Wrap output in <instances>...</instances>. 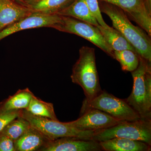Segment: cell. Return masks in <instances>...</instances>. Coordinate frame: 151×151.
<instances>
[{
	"mask_svg": "<svg viewBox=\"0 0 151 151\" xmlns=\"http://www.w3.org/2000/svg\"><path fill=\"white\" fill-rule=\"evenodd\" d=\"M32 13L27 6L14 0H0V31Z\"/></svg>",
	"mask_w": 151,
	"mask_h": 151,
	"instance_id": "12",
	"label": "cell"
},
{
	"mask_svg": "<svg viewBox=\"0 0 151 151\" xmlns=\"http://www.w3.org/2000/svg\"><path fill=\"white\" fill-rule=\"evenodd\" d=\"M22 110L4 111L0 108V132L9 123L20 115Z\"/></svg>",
	"mask_w": 151,
	"mask_h": 151,
	"instance_id": "23",
	"label": "cell"
},
{
	"mask_svg": "<svg viewBox=\"0 0 151 151\" xmlns=\"http://www.w3.org/2000/svg\"><path fill=\"white\" fill-rule=\"evenodd\" d=\"M0 151H15L14 141L0 132Z\"/></svg>",
	"mask_w": 151,
	"mask_h": 151,
	"instance_id": "24",
	"label": "cell"
},
{
	"mask_svg": "<svg viewBox=\"0 0 151 151\" xmlns=\"http://www.w3.org/2000/svg\"><path fill=\"white\" fill-rule=\"evenodd\" d=\"M30 127L29 122L21 116H19L9 123L1 132L14 142L21 137Z\"/></svg>",
	"mask_w": 151,
	"mask_h": 151,
	"instance_id": "21",
	"label": "cell"
},
{
	"mask_svg": "<svg viewBox=\"0 0 151 151\" xmlns=\"http://www.w3.org/2000/svg\"><path fill=\"white\" fill-rule=\"evenodd\" d=\"M97 109L122 122H132L141 119L139 115L125 100L116 97L105 90L90 101L84 100L81 114L89 109Z\"/></svg>",
	"mask_w": 151,
	"mask_h": 151,
	"instance_id": "6",
	"label": "cell"
},
{
	"mask_svg": "<svg viewBox=\"0 0 151 151\" xmlns=\"http://www.w3.org/2000/svg\"><path fill=\"white\" fill-rule=\"evenodd\" d=\"M114 59L118 60L124 71L132 72L137 69L139 63V55L129 50L114 51Z\"/></svg>",
	"mask_w": 151,
	"mask_h": 151,
	"instance_id": "20",
	"label": "cell"
},
{
	"mask_svg": "<svg viewBox=\"0 0 151 151\" xmlns=\"http://www.w3.org/2000/svg\"><path fill=\"white\" fill-rule=\"evenodd\" d=\"M119 7L151 37V0H98Z\"/></svg>",
	"mask_w": 151,
	"mask_h": 151,
	"instance_id": "8",
	"label": "cell"
},
{
	"mask_svg": "<svg viewBox=\"0 0 151 151\" xmlns=\"http://www.w3.org/2000/svg\"><path fill=\"white\" fill-rule=\"evenodd\" d=\"M75 0H24L33 12L54 14L69 6Z\"/></svg>",
	"mask_w": 151,
	"mask_h": 151,
	"instance_id": "15",
	"label": "cell"
},
{
	"mask_svg": "<svg viewBox=\"0 0 151 151\" xmlns=\"http://www.w3.org/2000/svg\"><path fill=\"white\" fill-rule=\"evenodd\" d=\"M97 27L105 41L110 45L113 51L129 50L137 52L131 43L117 29L111 27L109 28L105 29L100 25L97 26Z\"/></svg>",
	"mask_w": 151,
	"mask_h": 151,
	"instance_id": "17",
	"label": "cell"
},
{
	"mask_svg": "<svg viewBox=\"0 0 151 151\" xmlns=\"http://www.w3.org/2000/svg\"></svg>",
	"mask_w": 151,
	"mask_h": 151,
	"instance_id": "26",
	"label": "cell"
},
{
	"mask_svg": "<svg viewBox=\"0 0 151 151\" xmlns=\"http://www.w3.org/2000/svg\"><path fill=\"white\" fill-rule=\"evenodd\" d=\"M86 4L92 15L100 26L105 29L110 27L105 23L102 17L98 0H86Z\"/></svg>",
	"mask_w": 151,
	"mask_h": 151,
	"instance_id": "22",
	"label": "cell"
},
{
	"mask_svg": "<svg viewBox=\"0 0 151 151\" xmlns=\"http://www.w3.org/2000/svg\"><path fill=\"white\" fill-rule=\"evenodd\" d=\"M14 1H15L19 3V4H22L27 6L25 2V1H24V0H14Z\"/></svg>",
	"mask_w": 151,
	"mask_h": 151,
	"instance_id": "25",
	"label": "cell"
},
{
	"mask_svg": "<svg viewBox=\"0 0 151 151\" xmlns=\"http://www.w3.org/2000/svg\"><path fill=\"white\" fill-rule=\"evenodd\" d=\"M19 116L26 119L32 127L39 131L50 140L66 137L92 140L97 131L78 130L68 125L67 122L35 116L25 109L22 110Z\"/></svg>",
	"mask_w": 151,
	"mask_h": 151,
	"instance_id": "4",
	"label": "cell"
},
{
	"mask_svg": "<svg viewBox=\"0 0 151 151\" xmlns=\"http://www.w3.org/2000/svg\"><path fill=\"white\" fill-rule=\"evenodd\" d=\"M151 63L139 55L138 67L131 72L134 80L132 93L125 99L142 119H151Z\"/></svg>",
	"mask_w": 151,
	"mask_h": 151,
	"instance_id": "3",
	"label": "cell"
},
{
	"mask_svg": "<svg viewBox=\"0 0 151 151\" xmlns=\"http://www.w3.org/2000/svg\"><path fill=\"white\" fill-rule=\"evenodd\" d=\"M99 142L66 137L49 141L40 151H100Z\"/></svg>",
	"mask_w": 151,
	"mask_h": 151,
	"instance_id": "11",
	"label": "cell"
},
{
	"mask_svg": "<svg viewBox=\"0 0 151 151\" xmlns=\"http://www.w3.org/2000/svg\"><path fill=\"white\" fill-rule=\"evenodd\" d=\"M98 1L101 13L109 17L113 27L119 31L143 58L151 62V37L142 29L132 24L124 11L111 3Z\"/></svg>",
	"mask_w": 151,
	"mask_h": 151,
	"instance_id": "1",
	"label": "cell"
},
{
	"mask_svg": "<svg viewBox=\"0 0 151 151\" xmlns=\"http://www.w3.org/2000/svg\"><path fill=\"white\" fill-rule=\"evenodd\" d=\"M33 95L28 88L19 89L15 94L0 103V108L7 111L26 109Z\"/></svg>",
	"mask_w": 151,
	"mask_h": 151,
	"instance_id": "18",
	"label": "cell"
},
{
	"mask_svg": "<svg viewBox=\"0 0 151 151\" xmlns=\"http://www.w3.org/2000/svg\"><path fill=\"white\" fill-rule=\"evenodd\" d=\"M60 16L59 22L53 28L84 38L114 59V51L105 41L97 27L72 17Z\"/></svg>",
	"mask_w": 151,
	"mask_h": 151,
	"instance_id": "7",
	"label": "cell"
},
{
	"mask_svg": "<svg viewBox=\"0 0 151 151\" xmlns=\"http://www.w3.org/2000/svg\"><path fill=\"white\" fill-rule=\"evenodd\" d=\"M50 141L38 130L31 126L21 137L14 142L15 151H40Z\"/></svg>",
	"mask_w": 151,
	"mask_h": 151,
	"instance_id": "13",
	"label": "cell"
},
{
	"mask_svg": "<svg viewBox=\"0 0 151 151\" xmlns=\"http://www.w3.org/2000/svg\"><path fill=\"white\" fill-rule=\"evenodd\" d=\"M57 14L72 17L96 27L100 25L89 10L86 0H75L69 6L60 11Z\"/></svg>",
	"mask_w": 151,
	"mask_h": 151,
	"instance_id": "16",
	"label": "cell"
},
{
	"mask_svg": "<svg viewBox=\"0 0 151 151\" xmlns=\"http://www.w3.org/2000/svg\"><path fill=\"white\" fill-rule=\"evenodd\" d=\"M123 122L103 111L92 108L84 112L77 120L67 123L78 130L97 131L111 128Z\"/></svg>",
	"mask_w": 151,
	"mask_h": 151,
	"instance_id": "9",
	"label": "cell"
},
{
	"mask_svg": "<svg viewBox=\"0 0 151 151\" xmlns=\"http://www.w3.org/2000/svg\"><path fill=\"white\" fill-rule=\"evenodd\" d=\"M115 138L141 141L151 145V119L124 122L111 128L97 130L92 140L100 142Z\"/></svg>",
	"mask_w": 151,
	"mask_h": 151,
	"instance_id": "5",
	"label": "cell"
},
{
	"mask_svg": "<svg viewBox=\"0 0 151 151\" xmlns=\"http://www.w3.org/2000/svg\"><path fill=\"white\" fill-rule=\"evenodd\" d=\"M27 111L35 116L45 117L58 121L53 104L47 103L33 95Z\"/></svg>",
	"mask_w": 151,
	"mask_h": 151,
	"instance_id": "19",
	"label": "cell"
},
{
	"mask_svg": "<svg viewBox=\"0 0 151 151\" xmlns=\"http://www.w3.org/2000/svg\"><path fill=\"white\" fill-rule=\"evenodd\" d=\"M106 151H150L151 145L141 141L126 138H115L99 142Z\"/></svg>",
	"mask_w": 151,
	"mask_h": 151,
	"instance_id": "14",
	"label": "cell"
},
{
	"mask_svg": "<svg viewBox=\"0 0 151 151\" xmlns=\"http://www.w3.org/2000/svg\"><path fill=\"white\" fill-rule=\"evenodd\" d=\"M70 78L73 83L83 89L85 101H91L102 92L94 48L83 46L80 49L79 58L73 65Z\"/></svg>",
	"mask_w": 151,
	"mask_h": 151,
	"instance_id": "2",
	"label": "cell"
},
{
	"mask_svg": "<svg viewBox=\"0 0 151 151\" xmlns=\"http://www.w3.org/2000/svg\"><path fill=\"white\" fill-rule=\"evenodd\" d=\"M59 15L33 12L29 16L9 26L0 31V40L24 30L41 27L52 28L59 22Z\"/></svg>",
	"mask_w": 151,
	"mask_h": 151,
	"instance_id": "10",
	"label": "cell"
}]
</instances>
